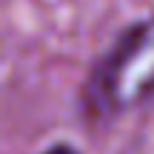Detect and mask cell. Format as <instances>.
I'll return each instance as SVG.
<instances>
[{"instance_id": "6da1fadb", "label": "cell", "mask_w": 154, "mask_h": 154, "mask_svg": "<svg viewBox=\"0 0 154 154\" xmlns=\"http://www.w3.org/2000/svg\"><path fill=\"white\" fill-rule=\"evenodd\" d=\"M154 94V14L128 26L86 83L94 111H120Z\"/></svg>"}, {"instance_id": "7a4b0ae2", "label": "cell", "mask_w": 154, "mask_h": 154, "mask_svg": "<svg viewBox=\"0 0 154 154\" xmlns=\"http://www.w3.org/2000/svg\"><path fill=\"white\" fill-rule=\"evenodd\" d=\"M43 154H77L72 146H51L49 151H43Z\"/></svg>"}]
</instances>
